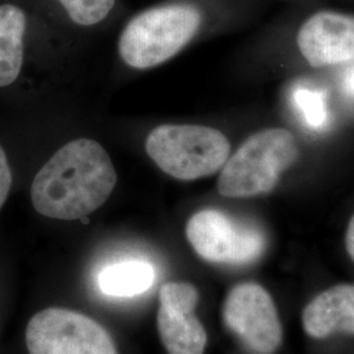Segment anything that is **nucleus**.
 Returning <instances> with one entry per match:
<instances>
[{
	"label": "nucleus",
	"instance_id": "12",
	"mask_svg": "<svg viewBox=\"0 0 354 354\" xmlns=\"http://www.w3.org/2000/svg\"><path fill=\"white\" fill-rule=\"evenodd\" d=\"M155 268L147 261L127 260L104 268L97 277L102 294L117 298L136 297L155 283Z\"/></svg>",
	"mask_w": 354,
	"mask_h": 354
},
{
	"label": "nucleus",
	"instance_id": "7",
	"mask_svg": "<svg viewBox=\"0 0 354 354\" xmlns=\"http://www.w3.org/2000/svg\"><path fill=\"white\" fill-rule=\"evenodd\" d=\"M223 322L252 353L274 354L282 342L277 307L256 282H243L228 291Z\"/></svg>",
	"mask_w": 354,
	"mask_h": 354
},
{
	"label": "nucleus",
	"instance_id": "15",
	"mask_svg": "<svg viewBox=\"0 0 354 354\" xmlns=\"http://www.w3.org/2000/svg\"><path fill=\"white\" fill-rule=\"evenodd\" d=\"M12 187V172L8 165L7 155L0 146V210L8 198L10 190Z\"/></svg>",
	"mask_w": 354,
	"mask_h": 354
},
{
	"label": "nucleus",
	"instance_id": "1",
	"mask_svg": "<svg viewBox=\"0 0 354 354\" xmlns=\"http://www.w3.org/2000/svg\"><path fill=\"white\" fill-rule=\"evenodd\" d=\"M117 172L99 142L71 140L37 172L30 188L35 210L44 216L75 221L96 212L111 197Z\"/></svg>",
	"mask_w": 354,
	"mask_h": 354
},
{
	"label": "nucleus",
	"instance_id": "17",
	"mask_svg": "<svg viewBox=\"0 0 354 354\" xmlns=\"http://www.w3.org/2000/svg\"><path fill=\"white\" fill-rule=\"evenodd\" d=\"M345 245H346V251L354 261V215L348 225L346 235H345Z\"/></svg>",
	"mask_w": 354,
	"mask_h": 354
},
{
	"label": "nucleus",
	"instance_id": "8",
	"mask_svg": "<svg viewBox=\"0 0 354 354\" xmlns=\"http://www.w3.org/2000/svg\"><path fill=\"white\" fill-rule=\"evenodd\" d=\"M200 292L189 282H165L159 292L158 330L168 354H203L207 335L194 311Z\"/></svg>",
	"mask_w": 354,
	"mask_h": 354
},
{
	"label": "nucleus",
	"instance_id": "5",
	"mask_svg": "<svg viewBox=\"0 0 354 354\" xmlns=\"http://www.w3.org/2000/svg\"><path fill=\"white\" fill-rule=\"evenodd\" d=\"M26 344L29 354H118L102 324L62 307H49L30 317Z\"/></svg>",
	"mask_w": 354,
	"mask_h": 354
},
{
	"label": "nucleus",
	"instance_id": "16",
	"mask_svg": "<svg viewBox=\"0 0 354 354\" xmlns=\"http://www.w3.org/2000/svg\"><path fill=\"white\" fill-rule=\"evenodd\" d=\"M342 88L348 97L354 99V64H349L346 70L342 71Z\"/></svg>",
	"mask_w": 354,
	"mask_h": 354
},
{
	"label": "nucleus",
	"instance_id": "3",
	"mask_svg": "<svg viewBox=\"0 0 354 354\" xmlns=\"http://www.w3.org/2000/svg\"><path fill=\"white\" fill-rule=\"evenodd\" d=\"M298 156L297 140L289 130L273 127L257 131L222 167L218 192L230 198L268 194Z\"/></svg>",
	"mask_w": 354,
	"mask_h": 354
},
{
	"label": "nucleus",
	"instance_id": "9",
	"mask_svg": "<svg viewBox=\"0 0 354 354\" xmlns=\"http://www.w3.org/2000/svg\"><path fill=\"white\" fill-rule=\"evenodd\" d=\"M297 44L313 67L351 62L354 59V15L314 13L299 28Z\"/></svg>",
	"mask_w": 354,
	"mask_h": 354
},
{
	"label": "nucleus",
	"instance_id": "10",
	"mask_svg": "<svg viewBox=\"0 0 354 354\" xmlns=\"http://www.w3.org/2000/svg\"><path fill=\"white\" fill-rule=\"evenodd\" d=\"M302 323L313 339H327L336 333L354 336V285H336L317 294L304 307Z\"/></svg>",
	"mask_w": 354,
	"mask_h": 354
},
{
	"label": "nucleus",
	"instance_id": "13",
	"mask_svg": "<svg viewBox=\"0 0 354 354\" xmlns=\"http://www.w3.org/2000/svg\"><path fill=\"white\" fill-rule=\"evenodd\" d=\"M290 97L292 108L306 127L315 131L328 127L330 114L326 89L299 82L291 89Z\"/></svg>",
	"mask_w": 354,
	"mask_h": 354
},
{
	"label": "nucleus",
	"instance_id": "4",
	"mask_svg": "<svg viewBox=\"0 0 354 354\" xmlns=\"http://www.w3.org/2000/svg\"><path fill=\"white\" fill-rule=\"evenodd\" d=\"M230 142L213 127L165 124L146 140V151L163 172L192 181L212 176L227 162Z\"/></svg>",
	"mask_w": 354,
	"mask_h": 354
},
{
	"label": "nucleus",
	"instance_id": "6",
	"mask_svg": "<svg viewBox=\"0 0 354 354\" xmlns=\"http://www.w3.org/2000/svg\"><path fill=\"white\" fill-rule=\"evenodd\" d=\"M185 234L196 253L215 264H250L266 251V235L260 228L216 209L192 215Z\"/></svg>",
	"mask_w": 354,
	"mask_h": 354
},
{
	"label": "nucleus",
	"instance_id": "14",
	"mask_svg": "<svg viewBox=\"0 0 354 354\" xmlns=\"http://www.w3.org/2000/svg\"><path fill=\"white\" fill-rule=\"evenodd\" d=\"M64 16L77 26L88 28L104 23L113 12L117 0H54Z\"/></svg>",
	"mask_w": 354,
	"mask_h": 354
},
{
	"label": "nucleus",
	"instance_id": "2",
	"mask_svg": "<svg viewBox=\"0 0 354 354\" xmlns=\"http://www.w3.org/2000/svg\"><path fill=\"white\" fill-rule=\"evenodd\" d=\"M203 23L201 7L188 0L147 8L124 28L118 41L120 55L133 68H151L185 48Z\"/></svg>",
	"mask_w": 354,
	"mask_h": 354
},
{
	"label": "nucleus",
	"instance_id": "11",
	"mask_svg": "<svg viewBox=\"0 0 354 354\" xmlns=\"http://www.w3.org/2000/svg\"><path fill=\"white\" fill-rule=\"evenodd\" d=\"M28 29L26 11L13 4H0V87L11 86L20 75Z\"/></svg>",
	"mask_w": 354,
	"mask_h": 354
}]
</instances>
